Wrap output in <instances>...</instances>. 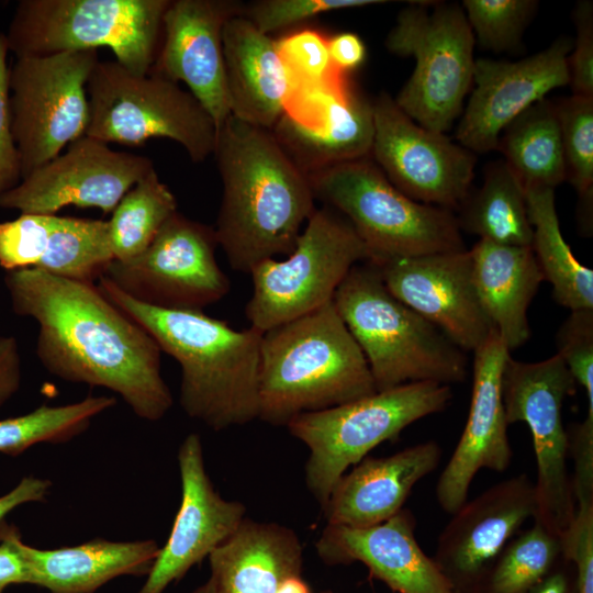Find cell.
Instances as JSON below:
<instances>
[{"mask_svg":"<svg viewBox=\"0 0 593 593\" xmlns=\"http://www.w3.org/2000/svg\"><path fill=\"white\" fill-rule=\"evenodd\" d=\"M451 398L450 385L412 382L295 416L287 427L310 450L306 486L324 505L350 466L412 423L445 410Z\"/></svg>","mask_w":593,"mask_h":593,"instance_id":"ba28073f","label":"cell"},{"mask_svg":"<svg viewBox=\"0 0 593 593\" xmlns=\"http://www.w3.org/2000/svg\"><path fill=\"white\" fill-rule=\"evenodd\" d=\"M176 212V197L152 169L121 199L108 221L113 260L141 255Z\"/></svg>","mask_w":593,"mask_h":593,"instance_id":"836d02e7","label":"cell"},{"mask_svg":"<svg viewBox=\"0 0 593 593\" xmlns=\"http://www.w3.org/2000/svg\"><path fill=\"white\" fill-rule=\"evenodd\" d=\"M557 355L588 399L586 416L593 418V309L571 311L556 336Z\"/></svg>","mask_w":593,"mask_h":593,"instance_id":"ab89813d","label":"cell"},{"mask_svg":"<svg viewBox=\"0 0 593 593\" xmlns=\"http://www.w3.org/2000/svg\"><path fill=\"white\" fill-rule=\"evenodd\" d=\"M112 260L108 221L21 213L0 222V267L5 271L35 268L94 283Z\"/></svg>","mask_w":593,"mask_h":593,"instance_id":"7402d4cb","label":"cell"},{"mask_svg":"<svg viewBox=\"0 0 593 593\" xmlns=\"http://www.w3.org/2000/svg\"><path fill=\"white\" fill-rule=\"evenodd\" d=\"M372 265L398 300L438 327L463 351H474L494 328L475 290L470 250Z\"/></svg>","mask_w":593,"mask_h":593,"instance_id":"ac0fdd59","label":"cell"},{"mask_svg":"<svg viewBox=\"0 0 593 593\" xmlns=\"http://www.w3.org/2000/svg\"><path fill=\"white\" fill-rule=\"evenodd\" d=\"M271 131L307 176L370 157L374 133L372 100L348 80L317 128L301 127L282 115Z\"/></svg>","mask_w":593,"mask_h":593,"instance_id":"f546056e","label":"cell"},{"mask_svg":"<svg viewBox=\"0 0 593 593\" xmlns=\"http://www.w3.org/2000/svg\"><path fill=\"white\" fill-rule=\"evenodd\" d=\"M9 49L4 34H0V198L22 180L20 154L14 142L9 115L7 56Z\"/></svg>","mask_w":593,"mask_h":593,"instance_id":"ee69618b","label":"cell"},{"mask_svg":"<svg viewBox=\"0 0 593 593\" xmlns=\"http://www.w3.org/2000/svg\"><path fill=\"white\" fill-rule=\"evenodd\" d=\"M473 354L469 415L436 485L438 504L449 514L467 501L470 484L481 469L504 471L513 457L502 394V373L510 351L493 328Z\"/></svg>","mask_w":593,"mask_h":593,"instance_id":"44dd1931","label":"cell"},{"mask_svg":"<svg viewBox=\"0 0 593 593\" xmlns=\"http://www.w3.org/2000/svg\"><path fill=\"white\" fill-rule=\"evenodd\" d=\"M22 363L18 340L14 336L0 337V406L4 405L20 389Z\"/></svg>","mask_w":593,"mask_h":593,"instance_id":"bcb514c9","label":"cell"},{"mask_svg":"<svg viewBox=\"0 0 593 593\" xmlns=\"http://www.w3.org/2000/svg\"><path fill=\"white\" fill-rule=\"evenodd\" d=\"M575 38L568 57L572 94L593 98V4L580 1L573 11Z\"/></svg>","mask_w":593,"mask_h":593,"instance_id":"7bdbcfd3","label":"cell"},{"mask_svg":"<svg viewBox=\"0 0 593 593\" xmlns=\"http://www.w3.org/2000/svg\"><path fill=\"white\" fill-rule=\"evenodd\" d=\"M52 482L35 475H25L8 493L0 496V522L16 507L47 499Z\"/></svg>","mask_w":593,"mask_h":593,"instance_id":"c3c4849f","label":"cell"},{"mask_svg":"<svg viewBox=\"0 0 593 593\" xmlns=\"http://www.w3.org/2000/svg\"><path fill=\"white\" fill-rule=\"evenodd\" d=\"M560 551V537L535 521L504 548L491 575V593L526 592L547 573Z\"/></svg>","mask_w":593,"mask_h":593,"instance_id":"d590c367","label":"cell"},{"mask_svg":"<svg viewBox=\"0 0 593 593\" xmlns=\"http://www.w3.org/2000/svg\"><path fill=\"white\" fill-rule=\"evenodd\" d=\"M575 381L556 354L538 362L507 357L502 373V394L508 424H527L534 445L537 479L534 482V521L560 537L571 524L575 500L568 474V433L563 427L564 400Z\"/></svg>","mask_w":593,"mask_h":593,"instance_id":"4fadbf2b","label":"cell"},{"mask_svg":"<svg viewBox=\"0 0 593 593\" xmlns=\"http://www.w3.org/2000/svg\"><path fill=\"white\" fill-rule=\"evenodd\" d=\"M369 258L342 214L316 208L286 259H267L250 270L253 292L245 307L250 326L264 333L333 301L350 269Z\"/></svg>","mask_w":593,"mask_h":593,"instance_id":"8fae6325","label":"cell"},{"mask_svg":"<svg viewBox=\"0 0 593 593\" xmlns=\"http://www.w3.org/2000/svg\"><path fill=\"white\" fill-rule=\"evenodd\" d=\"M534 593H567V582L562 574L548 578Z\"/></svg>","mask_w":593,"mask_h":593,"instance_id":"816d5d0a","label":"cell"},{"mask_svg":"<svg viewBox=\"0 0 593 593\" xmlns=\"http://www.w3.org/2000/svg\"><path fill=\"white\" fill-rule=\"evenodd\" d=\"M560 541L577 568L575 593H593V497L575 501L573 519Z\"/></svg>","mask_w":593,"mask_h":593,"instance_id":"b9f144b4","label":"cell"},{"mask_svg":"<svg viewBox=\"0 0 593 593\" xmlns=\"http://www.w3.org/2000/svg\"><path fill=\"white\" fill-rule=\"evenodd\" d=\"M86 136L138 146L164 137L180 144L193 163L213 155L216 126L192 96L167 78L134 74L118 61H98L88 83Z\"/></svg>","mask_w":593,"mask_h":593,"instance_id":"30bf717a","label":"cell"},{"mask_svg":"<svg viewBox=\"0 0 593 593\" xmlns=\"http://www.w3.org/2000/svg\"><path fill=\"white\" fill-rule=\"evenodd\" d=\"M217 246L214 227L177 211L141 255L127 261L112 260L102 277L142 303L203 311L231 288L215 257Z\"/></svg>","mask_w":593,"mask_h":593,"instance_id":"5bb4252c","label":"cell"},{"mask_svg":"<svg viewBox=\"0 0 593 593\" xmlns=\"http://www.w3.org/2000/svg\"><path fill=\"white\" fill-rule=\"evenodd\" d=\"M385 3L380 0H259L243 4L240 15L267 35L321 13Z\"/></svg>","mask_w":593,"mask_h":593,"instance_id":"f35d334b","label":"cell"},{"mask_svg":"<svg viewBox=\"0 0 593 593\" xmlns=\"http://www.w3.org/2000/svg\"><path fill=\"white\" fill-rule=\"evenodd\" d=\"M277 593H312L307 583L300 575H292L284 579Z\"/></svg>","mask_w":593,"mask_h":593,"instance_id":"f907efd6","label":"cell"},{"mask_svg":"<svg viewBox=\"0 0 593 593\" xmlns=\"http://www.w3.org/2000/svg\"><path fill=\"white\" fill-rule=\"evenodd\" d=\"M372 160L411 199L447 210L463 203L474 176V153L407 116L387 92L372 100Z\"/></svg>","mask_w":593,"mask_h":593,"instance_id":"9a60e30c","label":"cell"},{"mask_svg":"<svg viewBox=\"0 0 593 593\" xmlns=\"http://www.w3.org/2000/svg\"><path fill=\"white\" fill-rule=\"evenodd\" d=\"M98 51L15 58L8 71L9 115L22 179L86 134L87 83Z\"/></svg>","mask_w":593,"mask_h":593,"instance_id":"7c38bea8","label":"cell"},{"mask_svg":"<svg viewBox=\"0 0 593 593\" xmlns=\"http://www.w3.org/2000/svg\"><path fill=\"white\" fill-rule=\"evenodd\" d=\"M470 254L480 303L508 351L515 350L530 337L527 311L544 281L532 247L479 239Z\"/></svg>","mask_w":593,"mask_h":593,"instance_id":"f1b7e54d","label":"cell"},{"mask_svg":"<svg viewBox=\"0 0 593 593\" xmlns=\"http://www.w3.org/2000/svg\"><path fill=\"white\" fill-rule=\"evenodd\" d=\"M414 530V516L402 508L369 527L327 525L315 548L327 563H363L396 593H454L451 582L419 547Z\"/></svg>","mask_w":593,"mask_h":593,"instance_id":"603a6c76","label":"cell"},{"mask_svg":"<svg viewBox=\"0 0 593 593\" xmlns=\"http://www.w3.org/2000/svg\"><path fill=\"white\" fill-rule=\"evenodd\" d=\"M560 127L567 179L583 205L593 197V98L570 96L553 102Z\"/></svg>","mask_w":593,"mask_h":593,"instance_id":"8d00e7d4","label":"cell"},{"mask_svg":"<svg viewBox=\"0 0 593 593\" xmlns=\"http://www.w3.org/2000/svg\"><path fill=\"white\" fill-rule=\"evenodd\" d=\"M569 438V451L574 459L572 490L574 500L593 496V418L578 424Z\"/></svg>","mask_w":593,"mask_h":593,"instance_id":"f6af8a7d","label":"cell"},{"mask_svg":"<svg viewBox=\"0 0 593 593\" xmlns=\"http://www.w3.org/2000/svg\"><path fill=\"white\" fill-rule=\"evenodd\" d=\"M276 43L284 65L298 82L323 81L337 70L331 61L328 38L317 30L295 31Z\"/></svg>","mask_w":593,"mask_h":593,"instance_id":"60d3db41","label":"cell"},{"mask_svg":"<svg viewBox=\"0 0 593 593\" xmlns=\"http://www.w3.org/2000/svg\"><path fill=\"white\" fill-rule=\"evenodd\" d=\"M535 514V488L527 474L500 481L452 514L438 538L435 562L446 577L474 578Z\"/></svg>","mask_w":593,"mask_h":593,"instance_id":"cb8c5ba5","label":"cell"},{"mask_svg":"<svg viewBox=\"0 0 593 593\" xmlns=\"http://www.w3.org/2000/svg\"><path fill=\"white\" fill-rule=\"evenodd\" d=\"M474 43L461 4L414 1L402 9L384 42L392 54L415 60L398 107L428 130L448 131L472 85Z\"/></svg>","mask_w":593,"mask_h":593,"instance_id":"9c48e42d","label":"cell"},{"mask_svg":"<svg viewBox=\"0 0 593 593\" xmlns=\"http://www.w3.org/2000/svg\"><path fill=\"white\" fill-rule=\"evenodd\" d=\"M213 155L222 181L214 232L231 267L249 273L290 254L316 209L309 176L272 131L233 115L217 128Z\"/></svg>","mask_w":593,"mask_h":593,"instance_id":"7a4b0ae2","label":"cell"},{"mask_svg":"<svg viewBox=\"0 0 593 593\" xmlns=\"http://www.w3.org/2000/svg\"><path fill=\"white\" fill-rule=\"evenodd\" d=\"M170 0H21L8 32L15 58L107 47L127 70L147 75Z\"/></svg>","mask_w":593,"mask_h":593,"instance_id":"52a82bcc","label":"cell"},{"mask_svg":"<svg viewBox=\"0 0 593 593\" xmlns=\"http://www.w3.org/2000/svg\"><path fill=\"white\" fill-rule=\"evenodd\" d=\"M223 56L231 115L271 131L295 86L276 41L237 14L223 29Z\"/></svg>","mask_w":593,"mask_h":593,"instance_id":"4316f807","label":"cell"},{"mask_svg":"<svg viewBox=\"0 0 593 593\" xmlns=\"http://www.w3.org/2000/svg\"><path fill=\"white\" fill-rule=\"evenodd\" d=\"M328 53L334 68L348 74L363 63L367 51L357 34L343 32L328 38Z\"/></svg>","mask_w":593,"mask_h":593,"instance_id":"7dc6e473","label":"cell"},{"mask_svg":"<svg viewBox=\"0 0 593 593\" xmlns=\"http://www.w3.org/2000/svg\"><path fill=\"white\" fill-rule=\"evenodd\" d=\"M0 539L11 544L27 570V584L51 593H94L122 575L149 573L160 547L153 539H93L76 546L40 549L25 544L19 530L0 522Z\"/></svg>","mask_w":593,"mask_h":593,"instance_id":"d4e9b609","label":"cell"},{"mask_svg":"<svg viewBox=\"0 0 593 593\" xmlns=\"http://www.w3.org/2000/svg\"><path fill=\"white\" fill-rule=\"evenodd\" d=\"M27 583V570L25 563L8 541L0 539V593L11 584Z\"/></svg>","mask_w":593,"mask_h":593,"instance_id":"681fc988","label":"cell"},{"mask_svg":"<svg viewBox=\"0 0 593 593\" xmlns=\"http://www.w3.org/2000/svg\"><path fill=\"white\" fill-rule=\"evenodd\" d=\"M208 558L215 593H277L302 569V547L292 529L247 518Z\"/></svg>","mask_w":593,"mask_h":593,"instance_id":"83f0119b","label":"cell"},{"mask_svg":"<svg viewBox=\"0 0 593 593\" xmlns=\"http://www.w3.org/2000/svg\"><path fill=\"white\" fill-rule=\"evenodd\" d=\"M192 593H215L213 584L209 579L205 583L197 588Z\"/></svg>","mask_w":593,"mask_h":593,"instance_id":"f5cc1de1","label":"cell"},{"mask_svg":"<svg viewBox=\"0 0 593 593\" xmlns=\"http://www.w3.org/2000/svg\"><path fill=\"white\" fill-rule=\"evenodd\" d=\"M474 40L494 53L522 47L525 30L538 8L535 0H463L461 4Z\"/></svg>","mask_w":593,"mask_h":593,"instance_id":"74e56055","label":"cell"},{"mask_svg":"<svg viewBox=\"0 0 593 593\" xmlns=\"http://www.w3.org/2000/svg\"><path fill=\"white\" fill-rule=\"evenodd\" d=\"M181 502L169 537L137 593H163L222 545L246 518L245 506L223 499L204 466L201 438L189 434L178 450Z\"/></svg>","mask_w":593,"mask_h":593,"instance_id":"ffe728a7","label":"cell"},{"mask_svg":"<svg viewBox=\"0 0 593 593\" xmlns=\"http://www.w3.org/2000/svg\"><path fill=\"white\" fill-rule=\"evenodd\" d=\"M115 398L88 395L58 406L43 404L33 411L0 419V452L16 457L42 444H61L85 433L92 419L112 409Z\"/></svg>","mask_w":593,"mask_h":593,"instance_id":"e575fe53","label":"cell"},{"mask_svg":"<svg viewBox=\"0 0 593 593\" xmlns=\"http://www.w3.org/2000/svg\"><path fill=\"white\" fill-rule=\"evenodd\" d=\"M154 169L145 156L118 152L83 135L0 198V208L57 214L68 205L112 213L121 199Z\"/></svg>","mask_w":593,"mask_h":593,"instance_id":"2e32d148","label":"cell"},{"mask_svg":"<svg viewBox=\"0 0 593 593\" xmlns=\"http://www.w3.org/2000/svg\"><path fill=\"white\" fill-rule=\"evenodd\" d=\"M11 307L38 326L36 356L51 374L120 395L139 418L172 406L155 339L92 282L35 268L5 271Z\"/></svg>","mask_w":593,"mask_h":593,"instance_id":"6da1fadb","label":"cell"},{"mask_svg":"<svg viewBox=\"0 0 593 593\" xmlns=\"http://www.w3.org/2000/svg\"><path fill=\"white\" fill-rule=\"evenodd\" d=\"M98 287L179 363V403L189 417L216 432L258 418L262 333L233 328L203 311L142 303L104 277Z\"/></svg>","mask_w":593,"mask_h":593,"instance_id":"3957f363","label":"cell"},{"mask_svg":"<svg viewBox=\"0 0 593 593\" xmlns=\"http://www.w3.org/2000/svg\"><path fill=\"white\" fill-rule=\"evenodd\" d=\"M315 200L353 226L368 262L466 249L452 211L417 202L395 188L370 157L309 175Z\"/></svg>","mask_w":593,"mask_h":593,"instance_id":"8992f818","label":"cell"},{"mask_svg":"<svg viewBox=\"0 0 593 593\" xmlns=\"http://www.w3.org/2000/svg\"><path fill=\"white\" fill-rule=\"evenodd\" d=\"M333 302L367 360L377 391L412 382L450 385L467 378L463 350L398 300L371 262L350 269Z\"/></svg>","mask_w":593,"mask_h":593,"instance_id":"5b68a950","label":"cell"},{"mask_svg":"<svg viewBox=\"0 0 593 593\" xmlns=\"http://www.w3.org/2000/svg\"><path fill=\"white\" fill-rule=\"evenodd\" d=\"M460 230L501 245L529 246L533 227L522 182L504 160L491 163L482 186L458 209Z\"/></svg>","mask_w":593,"mask_h":593,"instance_id":"d6a6232c","label":"cell"},{"mask_svg":"<svg viewBox=\"0 0 593 593\" xmlns=\"http://www.w3.org/2000/svg\"><path fill=\"white\" fill-rule=\"evenodd\" d=\"M441 448L433 440L381 458H363L322 505L327 525L369 527L400 512L414 485L433 472Z\"/></svg>","mask_w":593,"mask_h":593,"instance_id":"484cf974","label":"cell"},{"mask_svg":"<svg viewBox=\"0 0 593 593\" xmlns=\"http://www.w3.org/2000/svg\"><path fill=\"white\" fill-rule=\"evenodd\" d=\"M242 5L232 0H170L163 16V42L149 71L184 82L216 131L231 115L223 29Z\"/></svg>","mask_w":593,"mask_h":593,"instance_id":"d6986e66","label":"cell"},{"mask_svg":"<svg viewBox=\"0 0 593 593\" xmlns=\"http://www.w3.org/2000/svg\"><path fill=\"white\" fill-rule=\"evenodd\" d=\"M573 40L561 36L516 61L475 59L474 89L456 128L457 142L472 153L497 148L503 130L557 88L569 85Z\"/></svg>","mask_w":593,"mask_h":593,"instance_id":"e0dca14e","label":"cell"},{"mask_svg":"<svg viewBox=\"0 0 593 593\" xmlns=\"http://www.w3.org/2000/svg\"><path fill=\"white\" fill-rule=\"evenodd\" d=\"M525 193L533 227L530 247L553 299L571 311L593 309V270L574 257L562 236L555 190L534 187Z\"/></svg>","mask_w":593,"mask_h":593,"instance_id":"4dcf8cb0","label":"cell"},{"mask_svg":"<svg viewBox=\"0 0 593 593\" xmlns=\"http://www.w3.org/2000/svg\"><path fill=\"white\" fill-rule=\"evenodd\" d=\"M367 360L333 301L262 333L258 418L284 425L298 415L374 393Z\"/></svg>","mask_w":593,"mask_h":593,"instance_id":"277c9868","label":"cell"},{"mask_svg":"<svg viewBox=\"0 0 593 593\" xmlns=\"http://www.w3.org/2000/svg\"><path fill=\"white\" fill-rule=\"evenodd\" d=\"M524 189H553L567 180L560 127L553 102L542 99L501 133L497 148Z\"/></svg>","mask_w":593,"mask_h":593,"instance_id":"1f68e13d","label":"cell"}]
</instances>
